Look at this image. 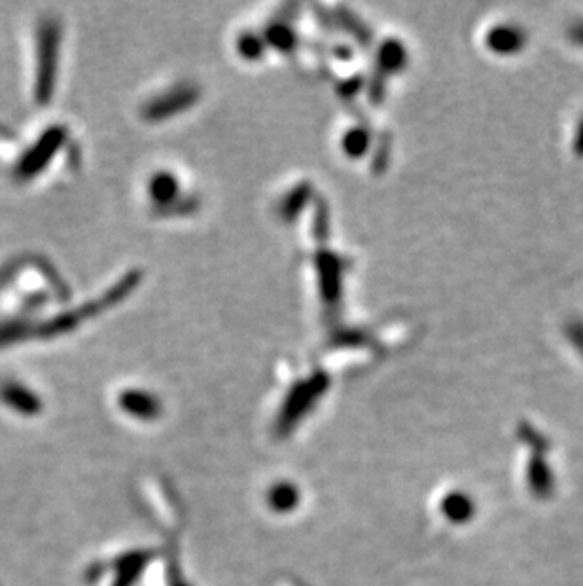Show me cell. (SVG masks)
Instances as JSON below:
<instances>
[{
    "label": "cell",
    "instance_id": "6da1fadb",
    "mask_svg": "<svg viewBox=\"0 0 583 586\" xmlns=\"http://www.w3.org/2000/svg\"><path fill=\"white\" fill-rule=\"evenodd\" d=\"M5 399L17 410L21 412H27V413H36L38 412V403L36 399H33L29 393H25V391L21 389H12V391H6L5 393Z\"/></svg>",
    "mask_w": 583,
    "mask_h": 586
}]
</instances>
